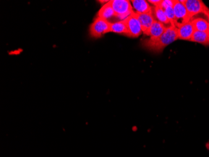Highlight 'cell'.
I'll return each mask as SVG.
<instances>
[{
    "label": "cell",
    "instance_id": "1",
    "mask_svg": "<svg viewBox=\"0 0 209 157\" xmlns=\"http://www.w3.org/2000/svg\"><path fill=\"white\" fill-rule=\"evenodd\" d=\"M179 39L178 28L175 25L167 27L165 32L156 39H146L142 42L144 48L154 52H161L169 45Z\"/></svg>",
    "mask_w": 209,
    "mask_h": 157
},
{
    "label": "cell",
    "instance_id": "2",
    "mask_svg": "<svg viewBox=\"0 0 209 157\" xmlns=\"http://www.w3.org/2000/svg\"><path fill=\"white\" fill-rule=\"evenodd\" d=\"M110 3L115 13V17L120 20L126 19L134 12L131 1L128 0H110Z\"/></svg>",
    "mask_w": 209,
    "mask_h": 157
},
{
    "label": "cell",
    "instance_id": "3",
    "mask_svg": "<svg viewBox=\"0 0 209 157\" xmlns=\"http://www.w3.org/2000/svg\"><path fill=\"white\" fill-rule=\"evenodd\" d=\"M110 22L96 17L90 27V34L93 38H100L110 32Z\"/></svg>",
    "mask_w": 209,
    "mask_h": 157
},
{
    "label": "cell",
    "instance_id": "4",
    "mask_svg": "<svg viewBox=\"0 0 209 157\" xmlns=\"http://www.w3.org/2000/svg\"><path fill=\"white\" fill-rule=\"evenodd\" d=\"M173 8L175 18L174 25L177 28L191 20L184 3L180 0H174Z\"/></svg>",
    "mask_w": 209,
    "mask_h": 157
},
{
    "label": "cell",
    "instance_id": "5",
    "mask_svg": "<svg viewBox=\"0 0 209 157\" xmlns=\"http://www.w3.org/2000/svg\"><path fill=\"white\" fill-rule=\"evenodd\" d=\"M125 20L128 30L127 37L137 38L143 33L137 13L135 12H132L131 15Z\"/></svg>",
    "mask_w": 209,
    "mask_h": 157
},
{
    "label": "cell",
    "instance_id": "6",
    "mask_svg": "<svg viewBox=\"0 0 209 157\" xmlns=\"http://www.w3.org/2000/svg\"><path fill=\"white\" fill-rule=\"evenodd\" d=\"M184 5L190 18L201 13L205 14L209 10L201 0H185Z\"/></svg>",
    "mask_w": 209,
    "mask_h": 157
},
{
    "label": "cell",
    "instance_id": "7",
    "mask_svg": "<svg viewBox=\"0 0 209 157\" xmlns=\"http://www.w3.org/2000/svg\"><path fill=\"white\" fill-rule=\"evenodd\" d=\"M143 34L148 35V32L155 21L152 13H137Z\"/></svg>",
    "mask_w": 209,
    "mask_h": 157
},
{
    "label": "cell",
    "instance_id": "8",
    "mask_svg": "<svg viewBox=\"0 0 209 157\" xmlns=\"http://www.w3.org/2000/svg\"><path fill=\"white\" fill-rule=\"evenodd\" d=\"M177 28L179 39L180 40L190 41L195 32V29L191 22V20L184 23Z\"/></svg>",
    "mask_w": 209,
    "mask_h": 157
},
{
    "label": "cell",
    "instance_id": "9",
    "mask_svg": "<svg viewBox=\"0 0 209 157\" xmlns=\"http://www.w3.org/2000/svg\"><path fill=\"white\" fill-rule=\"evenodd\" d=\"M133 9L137 13H152V8L148 1L145 0H132L131 1Z\"/></svg>",
    "mask_w": 209,
    "mask_h": 157
},
{
    "label": "cell",
    "instance_id": "10",
    "mask_svg": "<svg viewBox=\"0 0 209 157\" xmlns=\"http://www.w3.org/2000/svg\"><path fill=\"white\" fill-rule=\"evenodd\" d=\"M167 27L165 26L162 23L155 20L153 23L152 24L149 32L148 36H150L151 39H156L160 37L167 30Z\"/></svg>",
    "mask_w": 209,
    "mask_h": 157
},
{
    "label": "cell",
    "instance_id": "11",
    "mask_svg": "<svg viewBox=\"0 0 209 157\" xmlns=\"http://www.w3.org/2000/svg\"><path fill=\"white\" fill-rule=\"evenodd\" d=\"M97 17L109 21V19L115 17V13L112 7L110 1L106 3L99 10ZM110 22V21H109Z\"/></svg>",
    "mask_w": 209,
    "mask_h": 157
},
{
    "label": "cell",
    "instance_id": "12",
    "mask_svg": "<svg viewBox=\"0 0 209 157\" xmlns=\"http://www.w3.org/2000/svg\"><path fill=\"white\" fill-rule=\"evenodd\" d=\"M152 8V15L155 18V20L159 21V22L164 24L167 27H170L172 24L170 20L167 17L164 10L160 7H151Z\"/></svg>",
    "mask_w": 209,
    "mask_h": 157
},
{
    "label": "cell",
    "instance_id": "13",
    "mask_svg": "<svg viewBox=\"0 0 209 157\" xmlns=\"http://www.w3.org/2000/svg\"><path fill=\"white\" fill-rule=\"evenodd\" d=\"M190 41L203 45H209V33L208 32L195 31Z\"/></svg>",
    "mask_w": 209,
    "mask_h": 157
},
{
    "label": "cell",
    "instance_id": "14",
    "mask_svg": "<svg viewBox=\"0 0 209 157\" xmlns=\"http://www.w3.org/2000/svg\"><path fill=\"white\" fill-rule=\"evenodd\" d=\"M110 32H114L127 37L128 30L125 20L110 23Z\"/></svg>",
    "mask_w": 209,
    "mask_h": 157
},
{
    "label": "cell",
    "instance_id": "15",
    "mask_svg": "<svg viewBox=\"0 0 209 157\" xmlns=\"http://www.w3.org/2000/svg\"><path fill=\"white\" fill-rule=\"evenodd\" d=\"M191 22L193 26L195 31L208 32V20H206L202 18H197L191 20Z\"/></svg>",
    "mask_w": 209,
    "mask_h": 157
},
{
    "label": "cell",
    "instance_id": "16",
    "mask_svg": "<svg viewBox=\"0 0 209 157\" xmlns=\"http://www.w3.org/2000/svg\"><path fill=\"white\" fill-rule=\"evenodd\" d=\"M164 10V12H165L167 17L170 20L171 24L174 25L175 18V14H174V11L173 7H168L166 8H165Z\"/></svg>",
    "mask_w": 209,
    "mask_h": 157
},
{
    "label": "cell",
    "instance_id": "17",
    "mask_svg": "<svg viewBox=\"0 0 209 157\" xmlns=\"http://www.w3.org/2000/svg\"><path fill=\"white\" fill-rule=\"evenodd\" d=\"M174 0H162V2L160 5V8L164 10L168 7H174Z\"/></svg>",
    "mask_w": 209,
    "mask_h": 157
},
{
    "label": "cell",
    "instance_id": "18",
    "mask_svg": "<svg viewBox=\"0 0 209 157\" xmlns=\"http://www.w3.org/2000/svg\"><path fill=\"white\" fill-rule=\"evenodd\" d=\"M149 3H151L155 7H160L162 2V0H149L148 1Z\"/></svg>",
    "mask_w": 209,
    "mask_h": 157
},
{
    "label": "cell",
    "instance_id": "19",
    "mask_svg": "<svg viewBox=\"0 0 209 157\" xmlns=\"http://www.w3.org/2000/svg\"><path fill=\"white\" fill-rule=\"evenodd\" d=\"M205 16L207 17V18H208V33H209V10L205 14Z\"/></svg>",
    "mask_w": 209,
    "mask_h": 157
},
{
    "label": "cell",
    "instance_id": "20",
    "mask_svg": "<svg viewBox=\"0 0 209 157\" xmlns=\"http://www.w3.org/2000/svg\"><path fill=\"white\" fill-rule=\"evenodd\" d=\"M109 1H99V2H100V3H104V2H109Z\"/></svg>",
    "mask_w": 209,
    "mask_h": 157
}]
</instances>
